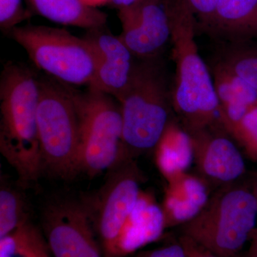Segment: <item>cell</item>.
Segmentation results:
<instances>
[{
    "label": "cell",
    "instance_id": "6da1fadb",
    "mask_svg": "<svg viewBox=\"0 0 257 257\" xmlns=\"http://www.w3.org/2000/svg\"><path fill=\"white\" fill-rule=\"evenodd\" d=\"M164 3L170 18L175 64L172 105L181 126L189 135L209 128L224 130L210 70L196 43L195 17L183 0Z\"/></svg>",
    "mask_w": 257,
    "mask_h": 257
},
{
    "label": "cell",
    "instance_id": "7a4b0ae2",
    "mask_svg": "<svg viewBox=\"0 0 257 257\" xmlns=\"http://www.w3.org/2000/svg\"><path fill=\"white\" fill-rule=\"evenodd\" d=\"M40 82L25 66L8 62L0 78V152L23 187L42 175L37 128Z\"/></svg>",
    "mask_w": 257,
    "mask_h": 257
},
{
    "label": "cell",
    "instance_id": "3957f363",
    "mask_svg": "<svg viewBox=\"0 0 257 257\" xmlns=\"http://www.w3.org/2000/svg\"><path fill=\"white\" fill-rule=\"evenodd\" d=\"M165 68L162 57L140 60L131 83L117 100L128 159L155 150L174 120L172 88Z\"/></svg>",
    "mask_w": 257,
    "mask_h": 257
},
{
    "label": "cell",
    "instance_id": "277c9868",
    "mask_svg": "<svg viewBox=\"0 0 257 257\" xmlns=\"http://www.w3.org/2000/svg\"><path fill=\"white\" fill-rule=\"evenodd\" d=\"M257 203L239 181L216 189L204 209L181 226L182 235L219 257H237L255 229Z\"/></svg>",
    "mask_w": 257,
    "mask_h": 257
},
{
    "label": "cell",
    "instance_id": "5b68a950",
    "mask_svg": "<svg viewBox=\"0 0 257 257\" xmlns=\"http://www.w3.org/2000/svg\"><path fill=\"white\" fill-rule=\"evenodd\" d=\"M37 128L42 174L67 179L79 174L78 114L69 86L39 78Z\"/></svg>",
    "mask_w": 257,
    "mask_h": 257
},
{
    "label": "cell",
    "instance_id": "8992f818",
    "mask_svg": "<svg viewBox=\"0 0 257 257\" xmlns=\"http://www.w3.org/2000/svg\"><path fill=\"white\" fill-rule=\"evenodd\" d=\"M69 87L79 118V173L94 177L128 160L118 101L92 88L82 92Z\"/></svg>",
    "mask_w": 257,
    "mask_h": 257
},
{
    "label": "cell",
    "instance_id": "52a82bcc",
    "mask_svg": "<svg viewBox=\"0 0 257 257\" xmlns=\"http://www.w3.org/2000/svg\"><path fill=\"white\" fill-rule=\"evenodd\" d=\"M40 70L69 86L87 85L94 79L96 57L92 45L64 29L18 26L9 34Z\"/></svg>",
    "mask_w": 257,
    "mask_h": 257
},
{
    "label": "cell",
    "instance_id": "ba28073f",
    "mask_svg": "<svg viewBox=\"0 0 257 257\" xmlns=\"http://www.w3.org/2000/svg\"><path fill=\"white\" fill-rule=\"evenodd\" d=\"M109 172L101 188L82 200L104 257H113L120 233L138 202L144 179L134 159L121 161Z\"/></svg>",
    "mask_w": 257,
    "mask_h": 257
},
{
    "label": "cell",
    "instance_id": "9c48e42d",
    "mask_svg": "<svg viewBox=\"0 0 257 257\" xmlns=\"http://www.w3.org/2000/svg\"><path fill=\"white\" fill-rule=\"evenodd\" d=\"M42 227L53 257H104L82 200L61 198L47 203Z\"/></svg>",
    "mask_w": 257,
    "mask_h": 257
},
{
    "label": "cell",
    "instance_id": "30bf717a",
    "mask_svg": "<svg viewBox=\"0 0 257 257\" xmlns=\"http://www.w3.org/2000/svg\"><path fill=\"white\" fill-rule=\"evenodd\" d=\"M122 32L119 37L140 60L162 57L171 44L172 30L164 0H140L119 10Z\"/></svg>",
    "mask_w": 257,
    "mask_h": 257
},
{
    "label": "cell",
    "instance_id": "8fae6325",
    "mask_svg": "<svg viewBox=\"0 0 257 257\" xmlns=\"http://www.w3.org/2000/svg\"><path fill=\"white\" fill-rule=\"evenodd\" d=\"M189 136L198 176L209 188L234 183L244 175L246 165L242 154L225 130L206 128Z\"/></svg>",
    "mask_w": 257,
    "mask_h": 257
},
{
    "label": "cell",
    "instance_id": "7c38bea8",
    "mask_svg": "<svg viewBox=\"0 0 257 257\" xmlns=\"http://www.w3.org/2000/svg\"><path fill=\"white\" fill-rule=\"evenodd\" d=\"M84 38L92 45L96 57L95 73L88 87L118 100L133 78L138 64L135 56L105 26L89 30Z\"/></svg>",
    "mask_w": 257,
    "mask_h": 257
},
{
    "label": "cell",
    "instance_id": "4fadbf2b",
    "mask_svg": "<svg viewBox=\"0 0 257 257\" xmlns=\"http://www.w3.org/2000/svg\"><path fill=\"white\" fill-rule=\"evenodd\" d=\"M166 228L162 207L141 192L115 245L113 257H124L160 239Z\"/></svg>",
    "mask_w": 257,
    "mask_h": 257
},
{
    "label": "cell",
    "instance_id": "5bb4252c",
    "mask_svg": "<svg viewBox=\"0 0 257 257\" xmlns=\"http://www.w3.org/2000/svg\"><path fill=\"white\" fill-rule=\"evenodd\" d=\"M210 195L209 187L199 176L186 172L168 181L162 206L166 228L192 220L205 207Z\"/></svg>",
    "mask_w": 257,
    "mask_h": 257
},
{
    "label": "cell",
    "instance_id": "9a60e30c",
    "mask_svg": "<svg viewBox=\"0 0 257 257\" xmlns=\"http://www.w3.org/2000/svg\"><path fill=\"white\" fill-rule=\"evenodd\" d=\"M203 33L220 42L257 40V0H217Z\"/></svg>",
    "mask_w": 257,
    "mask_h": 257
},
{
    "label": "cell",
    "instance_id": "2e32d148",
    "mask_svg": "<svg viewBox=\"0 0 257 257\" xmlns=\"http://www.w3.org/2000/svg\"><path fill=\"white\" fill-rule=\"evenodd\" d=\"M42 18L67 26L92 30L105 26L107 15L86 0H27Z\"/></svg>",
    "mask_w": 257,
    "mask_h": 257
},
{
    "label": "cell",
    "instance_id": "e0dca14e",
    "mask_svg": "<svg viewBox=\"0 0 257 257\" xmlns=\"http://www.w3.org/2000/svg\"><path fill=\"white\" fill-rule=\"evenodd\" d=\"M155 150L157 167L167 182L187 172L194 163L190 136L175 120L169 125Z\"/></svg>",
    "mask_w": 257,
    "mask_h": 257
},
{
    "label": "cell",
    "instance_id": "ac0fdd59",
    "mask_svg": "<svg viewBox=\"0 0 257 257\" xmlns=\"http://www.w3.org/2000/svg\"><path fill=\"white\" fill-rule=\"evenodd\" d=\"M214 60L257 90V46L252 42H221Z\"/></svg>",
    "mask_w": 257,
    "mask_h": 257
},
{
    "label": "cell",
    "instance_id": "d6986e66",
    "mask_svg": "<svg viewBox=\"0 0 257 257\" xmlns=\"http://www.w3.org/2000/svg\"><path fill=\"white\" fill-rule=\"evenodd\" d=\"M0 257H53L42 230L29 220L0 239Z\"/></svg>",
    "mask_w": 257,
    "mask_h": 257
},
{
    "label": "cell",
    "instance_id": "ffe728a7",
    "mask_svg": "<svg viewBox=\"0 0 257 257\" xmlns=\"http://www.w3.org/2000/svg\"><path fill=\"white\" fill-rule=\"evenodd\" d=\"M30 220L28 204L18 189L2 184L0 190V239Z\"/></svg>",
    "mask_w": 257,
    "mask_h": 257
},
{
    "label": "cell",
    "instance_id": "44dd1931",
    "mask_svg": "<svg viewBox=\"0 0 257 257\" xmlns=\"http://www.w3.org/2000/svg\"><path fill=\"white\" fill-rule=\"evenodd\" d=\"M246 157L257 162V105L250 109L230 133Z\"/></svg>",
    "mask_w": 257,
    "mask_h": 257
},
{
    "label": "cell",
    "instance_id": "7402d4cb",
    "mask_svg": "<svg viewBox=\"0 0 257 257\" xmlns=\"http://www.w3.org/2000/svg\"><path fill=\"white\" fill-rule=\"evenodd\" d=\"M30 16L24 8L23 0H0V28L5 34H10Z\"/></svg>",
    "mask_w": 257,
    "mask_h": 257
},
{
    "label": "cell",
    "instance_id": "603a6c76",
    "mask_svg": "<svg viewBox=\"0 0 257 257\" xmlns=\"http://www.w3.org/2000/svg\"><path fill=\"white\" fill-rule=\"evenodd\" d=\"M197 21V31L204 32L210 23L217 0H183Z\"/></svg>",
    "mask_w": 257,
    "mask_h": 257
},
{
    "label": "cell",
    "instance_id": "cb8c5ba5",
    "mask_svg": "<svg viewBox=\"0 0 257 257\" xmlns=\"http://www.w3.org/2000/svg\"><path fill=\"white\" fill-rule=\"evenodd\" d=\"M138 257H187L185 249L182 243L177 241V243H170L162 247L147 251Z\"/></svg>",
    "mask_w": 257,
    "mask_h": 257
},
{
    "label": "cell",
    "instance_id": "d4e9b609",
    "mask_svg": "<svg viewBox=\"0 0 257 257\" xmlns=\"http://www.w3.org/2000/svg\"><path fill=\"white\" fill-rule=\"evenodd\" d=\"M179 241L185 249L187 257H219L184 235H181Z\"/></svg>",
    "mask_w": 257,
    "mask_h": 257
},
{
    "label": "cell",
    "instance_id": "484cf974",
    "mask_svg": "<svg viewBox=\"0 0 257 257\" xmlns=\"http://www.w3.org/2000/svg\"><path fill=\"white\" fill-rule=\"evenodd\" d=\"M248 241L249 246L242 257H257V228L253 230Z\"/></svg>",
    "mask_w": 257,
    "mask_h": 257
},
{
    "label": "cell",
    "instance_id": "4316f807",
    "mask_svg": "<svg viewBox=\"0 0 257 257\" xmlns=\"http://www.w3.org/2000/svg\"><path fill=\"white\" fill-rule=\"evenodd\" d=\"M113 7L118 10L130 8L138 3L140 0H107Z\"/></svg>",
    "mask_w": 257,
    "mask_h": 257
},
{
    "label": "cell",
    "instance_id": "83f0119b",
    "mask_svg": "<svg viewBox=\"0 0 257 257\" xmlns=\"http://www.w3.org/2000/svg\"><path fill=\"white\" fill-rule=\"evenodd\" d=\"M250 186H251V191H252L253 196H254L257 203V173L253 177L252 183Z\"/></svg>",
    "mask_w": 257,
    "mask_h": 257
}]
</instances>
